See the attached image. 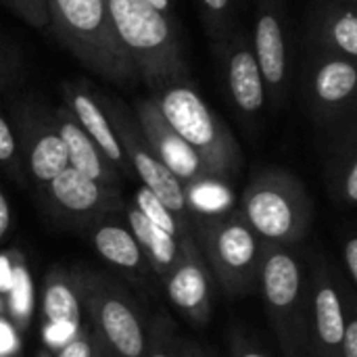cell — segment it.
Wrapping results in <instances>:
<instances>
[{"label": "cell", "mask_w": 357, "mask_h": 357, "mask_svg": "<svg viewBox=\"0 0 357 357\" xmlns=\"http://www.w3.org/2000/svg\"><path fill=\"white\" fill-rule=\"evenodd\" d=\"M107 8L138 79L153 92L190 79L180 38L165 13L146 0H107Z\"/></svg>", "instance_id": "cell-1"}, {"label": "cell", "mask_w": 357, "mask_h": 357, "mask_svg": "<svg viewBox=\"0 0 357 357\" xmlns=\"http://www.w3.org/2000/svg\"><path fill=\"white\" fill-rule=\"evenodd\" d=\"M46 13L56 40L84 67L119 86L138 79L113 29L107 0H46Z\"/></svg>", "instance_id": "cell-2"}, {"label": "cell", "mask_w": 357, "mask_h": 357, "mask_svg": "<svg viewBox=\"0 0 357 357\" xmlns=\"http://www.w3.org/2000/svg\"><path fill=\"white\" fill-rule=\"evenodd\" d=\"M176 134L197 153L211 180H226L241 167L243 155L228 126L199 96L192 82H176L153 94Z\"/></svg>", "instance_id": "cell-3"}, {"label": "cell", "mask_w": 357, "mask_h": 357, "mask_svg": "<svg viewBox=\"0 0 357 357\" xmlns=\"http://www.w3.org/2000/svg\"><path fill=\"white\" fill-rule=\"evenodd\" d=\"M243 207L253 232L274 243H295L307 228V195L299 180L282 169L259 172L245 190Z\"/></svg>", "instance_id": "cell-4"}, {"label": "cell", "mask_w": 357, "mask_h": 357, "mask_svg": "<svg viewBox=\"0 0 357 357\" xmlns=\"http://www.w3.org/2000/svg\"><path fill=\"white\" fill-rule=\"evenodd\" d=\"M100 107L105 109L113 132L123 149V155L128 159V163L134 167L136 176L142 180V186L149 188L178 220L182 234L188 238V224L184 222V213H186V192L182 182L155 157V153L149 149L146 140L142 138L136 119H132V115L126 111V107L119 100L113 98H100L98 100Z\"/></svg>", "instance_id": "cell-5"}, {"label": "cell", "mask_w": 357, "mask_h": 357, "mask_svg": "<svg viewBox=\"0 0 357 357\" xmlns=\"http://www.w3.org/2000/svg\"><path fill=\"white\" fill-rule=\"evenodd\" d=\"M356 88L354 59L307 48L299 67V90L318 121H335L354 109Z\"/></svg>", "instance_id": "cell-6"}, {"label": "cell", "mask_w": 357, "mask_h": 357, "mask_svg": "<svg viewBox=\"0 0 357 357\" xmlns=\"http://www.w3.org/2000/svg\"><path fill=\"white\" fill-rule=\"evenodd\" d=\"M201 236L207 249V261L222 280L232 291L247 287L257 270V236L253 228L241 215L220 218L205 222Z\"/></svg>", "instance_id": "cell-7"}, {"label": "cell", "mask_w": 357, "mask_h": 357, "mask_svg": "<svg viewBox=\"0 0 357 357\" xmlns=\"http://www.w3.org/2000/svg\"><path fill=\"white\" fill-rule=\"evenodd\" d=\"M251 44L264 77L266 98L280 107L289 86V21L282 0H259Z\"/></svg>", "instance_id": "cell-8"}, {"label": "cell", "mask_w": 357, "mask_h": 357, "mask_svg": "<svg viewBox=\"0 0 357 357\" xmlns=\"http://www.w3.org/2000/svg\"><path fill=\"white\" fill-rule=\"evenodd\" d=\"M13 119L25 149L31 178L48 186L63 169L69 167L67 149L56 132L52 111L33 100H21L13 109Z\"/></svg>", "instance_id": "cell-9"}, {"label": "cell", "mask_w": 357, "mask_h": 357, "mask_svg": "<svg viewBox=\"0 0 357 357\" xmlns=\"http://www.w3.org/2000/svg\"><path fill=\"white\" fill-rule=\"evenodd\" d=\"M134 115L142 138L146 140L149 149L155 157L184 184H203L213 182L203 167L197 153L176 134V130L167 123L163 113L159 111L153 96L138 98L134 102Z\"/></svg>", "instance_id": "cell-10"}, {"label": "cell", "mask_w": 357, "mask_h": 357, "mask_svg": "<svg viewBox=\"0 0 357 357\" xmlns=\"http://www.w3.org/2000/svg\"><path fill=\"white\" fill-rule=\"evenodd\" d=\"M215 54L224 71L226 92L236 111L243 115H257L266 102V88L251 36L238 25L230 36L215 42Z\"/></svg>", "instance_id": "cell-11"}, {"label": "cell", "mask_w": 357, "mask_h": 357, "mask_svg": "<svg viewBox=\"0 0 357 357\" xmlns=\"http://www.w3.org/2000/svg\"><path fill=\"white\" fill-rule=\"evenodd\" d=\"M307 48L357 59L356 6L337 0H310L303 29Z\"/></svg>", "instance_id": "cell-12"}, {"label": "cell", "mask_w": 357, "mask_h": 357, "mask_svg": "<svg viewBox=\"0 0 357 357\" xmlns=\"http://www.w3.org/2000/svg\"><path fill=\"white\" fill-rule=\"evenodd\" d=\"M65 107L71 111L73 119L77 126L88 134V138L98 146V151L105 155V159L115 167V169H128V159L123 155V149L113 132V126L100 107V102L92 96V92L77 82H63L61 86Z\"/></svg>", "instance_id": "cell-13"}, {"label": "cell", "mask_w": 357, "mask_h": 357, "mask_svg": "<svg viewBox=\"0 0 357 357\" xmlns=\"http://www.w3.org/2000/svg\"><path fill=\"white\" fill-rule=\"evenodd\" d=\"M92 312L105 343L119 357H142L146 339L134 310L119 297L98 293L92 297Z\"/></svg>", "instance_id": "cell-14"}, {"label": "cell", "mask_w": 357, "mask_h": 357, "mask_svg": "<svg viewBox=\"0 0 357 357\" xmlns=\"http://www.w3.org/2000/svg\"><path fill=\"white\" fill-rule=\"evenodd\" d=\"M52 119H54L56 132L67 149L69 167H73L75 172L84 174L86 178L98 182L100 186L115 190V186L119 182L117 169L105 159V155L98 151V146L77 126L71 111L63 105L56 111H52Z\"/></svg>", "instance_id": "cell-15"}, {"label": "cell", "mask_w": 357, "mask_h": 357, "mask_svg": "<svg viewBox=\"0 0 357 357\" xmlns=\"http://www.w3.org/2000/svg\"><path fill=\"white\" fill-rule=\"evenodd\" d=\"M165 287H167L169 301L178 310H182L184 314H188L199 322L209 318V299H211L209 278L203 259L199 257L192 243L182 247V259L165 276Z\"/></svg>", "instance_id": "cell-16"}, {"label": "cell", "mask_w": 357, "mask_h": 357, "mask_svg": "<svg viewBox=\"0 0 357 357\" xmlns=\"http://www.w3.org/2000/svg\"><path fill=\"white\" fill-rule=\"evenodd\" d=\"M261 289L270 310L289 318L301 295V270L295 257L282 249L270 251L261 264Z\"/></svg>", "instance_id": "cell-17"}, {"label": "cell", "mask_w": 357, "mask_h": 357, "mask_svg": "<svg viewBox=\"0 0 357 357\" xmlns=\"http://www.w3.org/2000/svg\"><path fill=\"white\" fill-rule=\"evenodd\" d=\"M48 195L54 203L71 213H90L94 209L109 207L115 190L100 186L73 167H67L48 184Z\"/></svg>", "instance_id": "cell-18"}, {"label": "cell", "mask_w": 357, "mask_h": 357, "mask_svg": "<svg viewBox=\"0 0 357 357\" xmlns=\"http://www.w3.org/2000/svg\"><path fill=\"white\" fill-rule=\"evenodd\" d=\"M128 220H130V228H132V234H134L138 247L144 249L151 255L153 266L165 278L178 266V261L182 259V245H180V241L169 236V234H165L155 224H151L136 207H132L128 211Z\"/></svg>", "instance_id": "cell-19"}, {"label": "cell", "mask_w": 357, "mask_h": 357, "mask_svg": "<svg viewBox=\"0 0 357 357\" xmlns=\"http://www.w3.org/2000/svg\"><path fill=\"white\" fill-rule=\"evenodd\" d=\"M44 316L50 324V328L61 331L67 337H73L75 331H79V301L75 291L71 289V284L59 276V274H50L46 280V289H44Z\"/></svg>", "instance_id": "cell-20"}, {"label": "cell", "mask_w": 357, "mask_h": 357, "mask_svg": "<svg viewBox=\"0 0 357 357\" xmlns=\"http://www.w3.org/2000/svg\"><path fill=\"white\" fill-rule=\"evenodd\" d=\"M314 320H316V335H318L320 345L328 351L341 349L347 320L343 314V303H341L335 287L326 278H322L316 289Z\"/></svg>", "instance_id": "cell-21"}, {"label": "cell", "mask_w": 357, "mask_h": 357, "mask_svg": "<svg viewBox=\"0 0 357 357\" xmlns=\"http://www.w3.org/2000/svg\"><path fill=\"white\" fill-rule=\"evenodd\" d=\"M94 247L98 255L115 268L138 270L142 266V249L134 234L121 226H100L94 232Z\"/></svg>", "instance_id": "cell-22"}, {"label": "cell", "mask_w": 357, "mask_h": 357, "mask_svg": "<svg viewBox=\"0 0 357 357\" xmlns=\"http://www.w3.org/2000/svg\"><path fill=\"white\" fill-rule=\"evenodd\" d=\"M134 201H136V209H138L151 224H155V226H157L159 230H163L165 234L178 238L182 247H184V245H190V241L182 234L180 224H178V220L174 218V213H172V211H169V209H167V207H165L149 188L140 186V188L136 190Z\"/></svg>", "instance_id": "cell-23"}, {"label": "cell", "mask_w": 357, "mask_h": 357, "mask_svg": "<svg viewBox=\"0 0 357 357\" xmlns=\"http://www.w3.org/2000/svg\"><path fill=\"white\" fill-rule=\"evenodd\" d=\"M199 6H201L203 25L207 29V36L213 40V44L230 36L238 27L232 0H199Z\"/></svg>", "instance_id": "cell-24"}, {"label": "cell", "mask_w": 357, "mask_h": 357, "mask_svg": "<svg viewBox=\"0 0 357 357\" xmlns=\"http://www.w3.org/2000/svg\"><path fill=\"white\" fill-rule=\"evenodd\" d=\"M4 8H8L13 15L23 19L31 27H46L48 25V13H46V0H0Z\"/></svg>", "instance_id": "cell-25"}, {"label": "cell", "mask_w": 357, "mask_h": 357, "mask_svg": "<svg viewBox=\"0 0 357 357\" xmlns=\"http://www.w3.org/2000/svg\"><path fill=\"white\" fill-rule=\"evenodd\" d=\"M56 357H100L96 339L90 337L86 331H75L61 347Z\"/></svg>", "instance_id": "cell-26"}, {"label": "cell", "mask_w": 357, "mask_h": 357, "mask_svg": "<svg viewBox=\"0 0 357 357\" xmlns=\"http://www.w3.org/2000/svg\"><path fill=\"white\" fill-rule=\"evenodd\" d=\"M0 165L15 167L17 165V136L8 123V119L0 111Z\"/></svg>", "instance_id": "cell-27"}, {"label": "cell", "mask_w": 357, "mask_h": 357, "mask_svg": "<svg viewBox=\"0 0 357 357\" xmlns=\"http://www.w3.org/2000/svg\"><path fill=\"white\" fill-rule=\"evenodd\" d=\"M341 351L343 357H357V320L351 318L345 324L343 341H341Z\"/></svg>", "instance_id": "cell-28"}, {"label": "cell", "mask_w": 357, "mask_h": 357, "mask_svg": "<svg viewBox=\"0 0 357 357\" xmlns=\"http://www.w3.org/2000/svg\"><path fill=\"white\" fill-rule=\"evenodd\" d=\"M343 195L349 203L357 201V161L349 165L347 174L343 176Z\"/></svg>", "instance_id": "cell-29"}, {"label": "cell", "mask_w": 357, "mask_h": 357, "mask_svg": "<svg viewBox=\"0 0 357 357\" xmlns=\"http://www.w3.org/2000/svg\"><path fill=\"white\" fill-rule=\"evenodd\" d=\"M345 264H347V270H349L351 280L357 282V238H351L345 245Z\"/></svg>", "instance_id": "cell-30"}, {"label": "cell", "mask_w": 357, "mask_h": 357, "mask_svg": "<svg viewBox=\"0 0 357 357\" xmlns=\"http://www.w3.org/2000/svg\"><path fill=\"white\" fill-rule=\"evenodd\" d=\"M8 228H10V207L6 197L0 192V238L8 232Z\"/></svg>", "instance_id": "cell-31"}, {"label": "cell", "mask_w": 357, "mask_h": 357, "mask_svg": "<svg viewBox=\"0 0 357 357\" xmlns=\"http://www.w3.org/2000/svg\"><path fill=\"white\" fill-rule=\"evenodd\" d=\"M149 4H153L155 8H159L161 13H169V0H146Z\"/></svg>", "instance_id": "cell-32"}, {"label": "cell", "mask_w": 357, "mask_h": 357, "mask_svg": "<svg viewBox=\"0 0 357 357\" xmlns=\"http://www.w3.org/2000/svg\"><path fill=\"white\" fill-rule=\"evenodd\" d=\"M236 357H268V356H264V354H259V351L243 349V351H238V356H236Z\"/></svg>", "instance_id": "cell-33"}, {"label": "cell", "mask_w": 357, "mask_h": 357, "mask_svg": "<svg viewBox=\"0 0 357 357\" xmlns=\"http://www.w3.org/2000/svg\"><path fill=\"white\" fill-rule=\"evenodd\" d=\"M146 357H172V356H169V354H165L163 349L155 347V349H153V351H151V354H149V356H146Z\"/></svg>", "instance_id": "cell-34"}, {"label": "cell", "mask_w": 357, "mask_h": 357, "mask_svg": "<svg viewBox=\"0 0 357 357\" xmlns=\"http://www.w3.org/2000/svg\"><path fill=\"white\" fill-rule=\"evenodd\" d=\"M337 2H345V4H351V6H357V0H337Z\"/></svg>", "instance_id": "cell-35"}, {"label": "cell", "mask_w": 357, "mask_h": 357, "mask_svg": "<svg viewBox=\"0 0 357 357\" xmlns=\"http://www.w3.org/2000/svg\"><path fill=\"white\" fill-rule=\"evenodd\" d=\"M38 357H50V356H48V351H40V354H38Z\"/></svg>", "instance_id": "cell-36"}, {"label": "cell", "mask_w": 357, "mask_h": 357, "mask_svg": "<svg viewBox=\"0 0 357 357\" xmlns=\"http://www.w3.org/2000/svg\"><path fill=\"white\" fill-rule=\"evenodd\" d=\"M0 71H2V61H0Z\"/></svg>", "instance_id": "cell-37"}]
</instances>
